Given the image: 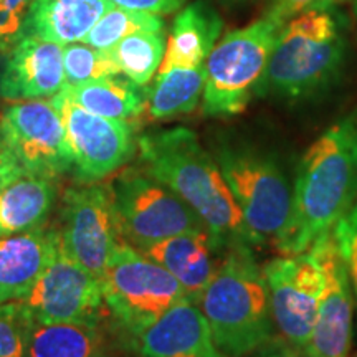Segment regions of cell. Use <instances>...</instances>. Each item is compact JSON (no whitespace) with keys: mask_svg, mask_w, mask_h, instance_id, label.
I'll return each instance as SVG.
<instances>
[{"mask_svg":"<svg viewBox=\"0 0 357 357\" xmlns=\"http://www.w3.org/2000/svg\"><path fill=\"white\" fill-rule=\"evenodd\" d=\"M142 167L181 197L211 231L218 248L257 245L215 158L187 128L147 132L137 139Z\"/></svg>","mask_w":357,"mask_h":357,"instance_id":"6da1fadb","label":"cell"},{"mask_svg":"<svg viewBox=\"0 0 357 357\" xmlns=\"http://www.w3.org/2000/svg\"><path fill=\"white\" fill-rule=\"evenodd\" d=\"M293 192L291 223L278 247L283 255L306 252L357 200V106L307 147Z\"/></svg>","mask_w":357,"mask_h":357,"instance_id":"7a4b0ae2","label":"cell"},{"mask_svg":"<svg viewBox=\"0 0 357 357\" xmlns=\"http://www.w3.org/2000/svg\"><path fill=\"white\" fill-rule=\"evenodd\" d=\"M195 305L229 357H248L273 337L270 294L252 245H231Z\"/></svg>","mask_w":357,"mask_h":357,"instance_id":"3957f363","label":"cell"},{"mask_svg":"<svg viewBox=\"0 0 357 357\" xmlns=\"http://www.w3.org/2000/svg\"><path fill=\"white\" fill-rule=\"evenodd\" d=\"M346 47L344 25L333 8L293 17L280 30L255 95L287 101L316 95L339 73Z\"/></svg>","mask_w":357,"mask_h":357,"instance_id":"277c9868","label":"cell"},{"mask_svg":"<svg viewBox=\"0 0 357 357\" xmlns=\"http://www.w3.org/2000/svg\"><path fill=\"white\" fill-rule=\"evenodd\" d=\"M222 176L255 243L283 242L293 217V182L273 154L245 141L220 139L213 147Z\"/></svg>","mask_w":357,"mask_h":357,"instance_id":"5b68a950","label":"cell"},{"mask_svg":"<svg viewBox=\"0 0 357 357\" xmlns=\"http://www.w3.org/2000/svg\"><path fill=\"white\" fill-rule=\"evenodd\" d=\"M287 22L271 15L227 33L205 61L204 113L230 118L247 108L265 73L280 30Z\"/></svg>","mask_w":357,"mask_h":357,"instance_id":"8992f818","label":"cell"},{"mask_svg":"<svg viewBox=\"0 0 357 357\" xmlns=\"http://www.w3.org/2000/svg\"><path fill=\"white\" fill-rule=\"evenodd\" d=\"M101 287L109 312L132 341L171 307L189 300L166 268L129 243H119L116 248Z\"/></svg>","mask_w":357,"mask_h":357,"instance_id":"52a82bcc","label":"cell"},{"mask_svg":"<svg viewBox=\"0 0 357 357\" xmlns=\"http://www.w3.org/2000/svg\"><path fill=\"white\" fill-rule=\"evenodd\" d=\"M119 235L144 250L174 235L207 230L197 213L144 169H128L108 185Z\"/></svg>","mask_w":357,"mask_h":357,"instance_id":"ba28073f","label":"cell"},{"mask_svg":"<svg viewBox=\"0 0 357 357\" xmlns=\"http://www.w3.org/2000/svg\"><path fill=\"white\" fill-rule=\"evenodd\" d=\"M50 101L63 121L79 182L93 184L111 176L136 153L134 128L128 121L89 113L71 101L63 89Z\"/></svg>","mask_w":357,"mask_h":357,"instance_id":"9c48e42d","label":"cell"},{"mask_svg":"<svg viewBox=\"0 0 357 357\" xmlns=\"http://www.w3.org/2000/svg\"><path fill=\"white\" fill-rule=\"evenodd\" d=\"M271 316L284 341L307 347L323 296V273L310 248L263 266Z\"/></svg>","mask_w":357,"mask_h":357,"instance_id":"30bf717a","label":"cell"},{"mask_svg":"<svg viewBox=\"0 0 357 357\" xmlns=\"http://www.w3.org/2000/svg\"><path fill=\"white\" fill-rule=\"evenodd\" d=\"M0 132L26 174L55 178L73 167L63 121L52 101L8 106L0 118Z\"/></svg>","mask_w":357,"mask_h":357,"instance_id":"8fae6325","label":"cell"},{"mask_svg":"<svg viewBox=\"0 0 357 357\" xmlns=\"http://www.w3.org/2000/svg\"><path fill=\"white\" fill-rule=\"evenodd\" d=\"M102 303L101 280L75 261L60 238L52 261L20 305L32 323L56 324L95 321Z\"/></svg>","mask_w":357,"mask_h":357,"instance_id":"7c38bea8","label":"cell"},{"mask_svg":"<svg viewBox=\"0 0 357 357\" xmlns=\"http://www.w3.org/2000/svg\"><path fill=\"white\" fill-rule=\"evenodd\" d=\"M118 236L108 185L86 184L66 192L60 238L75 261L101 280L119 247Z\"/></svg>","mask_w":357,"mask_h":357,"instance_id":"4fadbf2b","label":"cell"},{"mask_svg":"<svg viewBox=\"0 0 357 357\" xmlns=\"http://www.w3.org/2000/svg\"><path fill=\"white\" fill-rule=\"evenodd\" d=\"M310 250L323 273V296L307 347L314 357H349L354 293L333 230L318 236Z\"/></svg>","mask_w":357,"mask_h":357,"instance_id":"5bb4252c","label":"cell"},{"mask_svg":"<svg viewBox=\"0 0 357 357\" xmlns=\"http://www.w3.org/2000/svg\"><path fill=\"white\" fill-rule=\"evenodd\" d=\"M63 45L38 37H22L0 70V96L32 101L55 96L65 88Z\"/></svg>","mask_w":357,"mask_h":357,"instance_id":"9a60e30c","label":"cell"},{"mask_svg":"<svg viewBox=\"0 0 357 357\" xmlns=\"http://www.w3.org/2000/svg\"><path fill=\"white\" fill-rule=\"evenodd\" d=\"M137 357H229L213 341L207 319L190 300L171 307L134 339Z\"/></svg>","mask_w":357,"mask_h":357,"instance_id":"2e32d148","label":"cell"},{"mask_svg":"<svg viewBox=\"0 0 357 357\" xmlns=\"http://www.w3.org/2000/svg\"><path fill=\"white\" fill-rule=\"evenodd\" d=\"M60 230L38 229L0 238V303L22 301L52 261Z\"/></svg>","mask_w":357,"mask_h":357,"instance_id":"e0dca14e","label":"cell"},{"mask_svg":"<svg viewBox=\"0 0 357 357\" xmlns=\"http://www.w3.org/2000/svg\"><path fill=\"white\" fill-rule=\"evenodd\" d=\"M218 245L208 230H194L174 235L151 247L141 250L151 260L166 268L192 303H197L205 287L215 273L217 265L213 252Z\"/></svg>","mask_w":357,"mask_h":357,"instance_id":"ac0fdd59","label":"cell"},{"mask_svg":"<svg viewBox=\"0 0 357 357\" xmlns=\"http://www.w3.org/2000/svg\"><path fill=\"white\" fill-rule=\"evenodd\" d=\"M111 6L109 0H33L22 37H38L63 47L83 42Z\"/></svg>","mask_w":357,"mask_h":357,"instance_id":"d6986e66","label":"cell"},{"mask_svg":"<svg viewBox=\"0 0 357 357\" xmlns=\"http://www.w3.org/2000/svg\"><path fill=\"white\" fill-rule=\"evenodd\" d=\"M223 20L207 2L190 3L174 20L159 73L204 65L220 38Z\"/></svg>","mask_w":357,"mask_h":357,"instance_id":"ffe728a7","label":"cell"},{"mask_svg":"<svg viewBox=\"0 0 357 357\" xmlns=\"http://www.w3.org/2000/svg\"><path fill=\"white\" fill-rule=\"evenodd\" d=\"M56 199L53 178L22 174L0 190V238L42 227Z\"/></svg>","mask_w":357,"mask_h":357,"instance_id":"44dd1931","label":"cell"},{"mask_svg":"<svg viewBox=\"0 0 357 357\" xmlns=\"http://www.w3.org/2000/svg\"><path fill=\"white\" fill-rule=\"evenodd\" d=\"M29 357H109L98 321L32 324Z\"/></svg>","mask_w":357,"mask_h":357,"instance_id":"7402d4cb","label":"cell"},{"mask_svg":"<svg viewBox=\"0 0 357 357\" xmlns=\"http://www.w3.org/2000/svg\"><path fill=\"white\" fill-rule=\"evenodd\" d=\"M141 88L128 78L106 77L78 86H65L63 91L71 101L89 113L108 119L129 121L144 111L147 98L142 95Z\"/></svg>","mask_w":357,"mask_h":357,"instance_id":"603a6c76","label":"cell"},{"mask_svg":"<svg viewBox=\"0 0 357 357\" xmlns=\"http://www.w3.org/2000/svg\"><path fill=\"white\" fill-rule=\"evenodd\" d=\"M205 63L195 68H172L158 75L147 96V111L153 119H166L190 113L204 95Z\"/></svg>","mask_w":357,"mask_h":357,"instance_id":"cb8c5ba5","label":"cell"},{"mask_svg":"<svg viewBox=\"0 0 357 357\" xmlns=\"http://www.w3.org/2000/svg\"><path fill=\"white\" fill-rule=\"evenodd\" d=\"M106 52L118 66L119 73H123L132 83L146 86L162 63L164 53H166V40H164L162 30L136 32L128 35Z\"/></svg>","mask_w":357,"mask_h":357,"instance_id":"d4e9b609","label":"cell"},{"mask_svg":"<svg viewBox=\"0 0 357 357\" xmlns=\"http://www.w3.org/2000/svg\"><path fill=\"white\" fill-rule=\"evenodd\" d=\"M162 29L164 22L159 15L111 6L109 10L96 22V25L93 26L83 42L98 50H109L128 35L136 32H158Z\"/></svg>","mask_w":357,"mask_h":357,"instance_id":"484cf974","label":"cell"},{"mask_svg":"<svg viewBox=\"0 0 357 357\" xmlns=\"http://www.w3.org/2000/svg\"><path fill=\"white\" fill-rule=\"evenodd\" d=\"M65 86L95 82V79L116 77L119 75L118 66L111 60L106 50H98L88 43H70L63 47Z\"/></svg>","mask_w":357,"mask_h":357,"instance_id":"4316f807","label":"cell"},{"mask_svg":"<svg viewBox=\"0 0 357 357\" xmlns=\"http://www.w3.org/2000/svg\"><path fill=\"white\" fill-rule=\"evenodd\" d=\"M32 324L20 301L0 303V357H29Z\"/></svg>","mask_w":357,"mask_h":357,"instance_id":"83f0119b","label":"cell"},{"mask_svg":"<svg viewBox=\"0 0 357 357\" xmlns=\"http://www.w3.org/2000/svg\"><path fill=\"white\" fill-rule=\"evenodd\" d=\"M333 235L346 263L352 293L357 301V200L333 227Z\"/></svg>","mask_w":357,"mask_h":357,"instance_id":"f1b7e54d","label":"cell"},{"mask_svg":"<svg viewBox=\"0 0 357 357\" xmlns=\"http://www.w3.org/2000/svg\"><path fill=\"white\" fill-rule=\"evenodd\" d=\"M33 0H0V53L22 38L24 20Z\"/></svg>","mask_w":357,"mask_h":357,"instance_id":"f546056e","label":"cell"},{"mask_svg":"<svg viewBox=\"0 0 357 357\" xmlns=\"http://www.w3.org/2000/svg\"><path fill=\"white\" fill-rule=\"evenodd\" d=\"M337 0H270L268 12L278 17L280 20L288 22L293 17L310 10H326L333 8Z\"/></svg>","mask_w":357,"mask_h":357,"instance_id":"4dcf8cb0","label":"cell"},{"mask_svg":"<svg viewBox=\"0 0 357 357\" xmlns=\"http://www.w3.org/2000/svg\"><path fill=\"white\" fill-rule=\"evenodd\" d=\"M116 7L128 8V10L153 13V15H164L172 13L184 6L185 0H109Z\"/></svg>","mask_w":357,"mask_h":357,"instance_id":"1f68e13d","label":"cell"},{"mask_svg":"<svg viewBox=\"0 0 357 357\" xmlns=\"http://www.w3.org/2000/svg\"><path fill=\"white\" fill-rule=\"evenodd\" d=\"M248 357H314V354L310 351V347L291 344V342L284 341L283 337H271L270 341L258 347Z\"/></svg>","mask_w":357,"mask_h":357,"instance_id":"d6a6232c","label":"cell"},{"mask_svg":"<svg viewBox=\"0 0 357 357\" xmlns=\"http://www.w3.org/2000/svg\"><path fill=\"white\" fill-rule=\"evenodd\" d=\"M22 174H25L24 167L20 166L19 160L15 159L12 151L8 149V146L2 137V132H0V190L10 184L12 181H15L17 177H20Z\"/></svg>","mask_w":357,"mask_h":357,"instance_id":"836d02e7","label":"cell"},{"mask_svg":"<svg viewBox=\"0 0 357 357\" xmlns=\"http://www.w3.org/2000/svg\"><path fill=\"white\" fill-rule=\"evenodd\" d=\"M351 6V10H352V15H354V19L357 22V0H347Z\"/></svg>","mask_w":357,"mask_h":357,"instance_id":"e575fe53","label":"cell"},{"mask_svg":"<svg viewBox=\"0 0 357 357\" xmlns=\"http://www.w3.org/2000/svg\"><path fill=\"white\" fill-rule=\"evenodd\" d=\"M356 357H357V356H356Z\"/></svg>","mask_w":357,"mask_h":357,"instance_id":"d590c367","label":"cell"}]
</instances>
